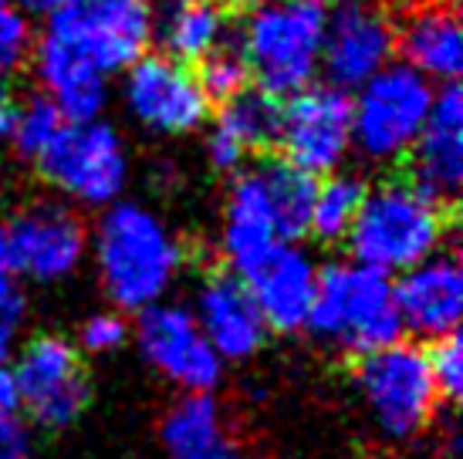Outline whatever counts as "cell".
I'll return each mask as SVG.
<instances>
[{
  "label": "cell",
  "mask_w": 463,
  "mask_h": 459,
  "mask_svg": "<svg viewBox=\"0 0 463 459\" xmlns=\"http://www.w3.org/2000/svg\"><path fill=\"white\" fill-rule=\"evenodd\" d=\"M31 61L41 81V95L65 115V122L102 118L109 105V75H102L99 68H91L89 61H81L78 54L44 34L34 44Z\"/></svg>",
  "instance_id": "21"
},
{
  "label": "cell",
  "mask_w": 463,
  "mask_h": 459,
  "mask_svg": "<svg viewBox=\"0 0 463 459\" xmlns=\"http://www.w3.org/2000/svg\"><path fill=\"white\" fill-rule=\"evenodd\" d=\"M61 128H65V115L58 112L44 95H34V98H27L24 105H17L11 142L17 145V153L38 163L41 155H44V149L58 139Z\"/></svg>",
  "instance_id": "27"
},
{
  "label": "cell",
  "mask_w": 463,
  "mask_h": 459,
  "mask_svg": "<svg viewBox=\"0 0 463 459\" xmlns=\"http://www.w3.org/2000/svg\"><path fill=\"white\" fill-rule=\"evenodd\" d=\"M410 183L437 203H450L463 183V95L457 81L433 91V108L410 149Z\"/></svg>",
  "instance_id": "18"
},
{
  "label": "cell",
  "mask_w": 463,
  "mask_h": 459,
  "mask_svg": "<svg viewBox=\"0 0 463 459\" xmlns=\"http://www.w3.org/2000/svg\"><path fill=\"white\" fill-rule=\"evenodd\" d=\"M129 338L132 324L126 321V314L116 311V307H109V311H95V314L81 321L75 348L81 355H116Z\"/></svg>",
  "instance_id": "30"
},
{
  "label": "cell",
  "mask_w": 463,
  "mask_h": 459,
  "mask_svg": "<svg viewBox=\"0 0 463 459\" xmlns=\"http://www.w3.org/2000/svg\"><path fill=\"white\" fill-rule=\"evenodd\" d=\"M268 190L270 210H274V223L281 233L284 243H298L301 237H308L311 230V203H315V186L318 179L295 169L284 159L264 163L258 169Z\"/></svg>",
  "instance_id": "25"
},
{
  "label": "cell",
  "mask_w": 463,
  "mask_h": 459,
  "mask_svg": "<svg viewBox=\"0 0 463 459\" xmlns=\"http://www.w3.org/2000/svg\"><path fill=\"white\" fill-rule=\"evenodd\" d=\"M328 17L325 0H260L250 7L237 52L260 91L288 98L308 89L322 68Z\"/></svg>",
  "instance_id": "2"
},
{
  "label": "cell",
  "mask_w": 463,
  "mask_h": 459,
  "mask_svg": "<svg viewBox=\"0 0 463 459\" xmlns=\"http://www.w3.org/2000/svg\"><path fill=\"white\" fill-rule=\"evenodd\" d=\"M433 91V81L410 64H386L352 95V149L373 166L406 159L426 128Z\"/></svg>",
  "instance_id": "6"
},
{
  "label": "cell",
  "mask_w": 463,
  "mask_h": 459,
  "mask_svg": "<svg viewBox=\"0 0 463 459\" xmlns=\"http://www.w3.org/2000/svg\"><path fill=\"white\" fill-rule=\"evenodd\" d=\"M332 4H338V7H365L369 0H332Z\"/></svg>",
  "instance_id": "38"
},
{
  "label": "cell",
  "mask_w": 463,
  "mask_h": 459,
  "mask_svg": "<svg viewBox=\"0 0 463 459\" xmlns=\"http://www.w3.org/2000/svg\"><path fill=\"white\" fill-rule=\"evenodd\" d=\"M430 358V371H433V382H437L439 402H457L463 392V344L457 334L437 338L426 348Z\"/></svg>",
  "instance_id": "31"
},
{
  "label": "cell",
  "mask_w": 463,
  "mask_h": 459,
  "mask_svg": "<svg viewBox=\"0 0 463 459\" xmlns=\"http://www.w3.org/2000/svg\"><path fill=\"white\" fill-rule=\"evenodd\" d=\"M27 321V294L24 281L0 267V355H11L17 334Z\"/></svg>",
  "instance_id": "32"
},
{
  "label": "cell",
  "mask_w": 463,
  "mask_h": 459,
  "mask_svg": "<svg viewBox=\"0 0 463 459\" xmlns=\"http://www.w3.org/2000/svg\"><path fill=\"white\" fill-rule=\"evenodd\" d=\"M132 342L146 365L180 392H213L227 369L200 332L194 311L183 304L159 301L139 311Z\"/></svg>",
  "instance_id": "12"
},
{
  "label": "cell",
  "mask_w": 463,
  "mask_h": 459,
  "mask_svg": "<svg viewBox=\"0 0 463 459\" xmlns=\"http://www.w3.org/2000/svg\"><path fill=\"white\" fill-rule=\"evenodd\" d=\"M34 52V31L24 14L14 7L11 0H0V85L24 71Z\"/></svg>",
  "instance_id": "29"
},
{
  "label": "cell",
  "mask_w": 463,
  "mask_h": 459,
  "mask_svg": "<svg viewBox=\"0 0 463 459\" xmlns=\"http://www.w3.org/2000/svg\"><path fill=\"white\" fill-rule=\"evenodd\" d=\"M200 64L203 68L196 71V81H200V89L210 102H227L237 91H244L247 81H250L244 54L231 44H220L217 52H210Z\"/></svg>",
  "instance_id": "28"
},
{
  "label": "cell",
  "mask_w": 463,
  "mask_h": 459,
  "mask_svg": "<svg viewBox=\"0 0 463 459\" xmlns=\"http://www.w3.org/2000/svg\"><path fill=\"white\" fill-rule=\"evenodd\" d=\"M281 233L274 223L268 190L260 173H237L233 186L223 200V220H220V257L231 274L244 277L264 257L278 247Z\"/></svg>",
  "instance_id": "19"
},
{
  "label": "cell",
  "mask_w": 463,
  "mask_h": 459,
  "mask_svg": "<svg viewBox=\"0 0 463 459\" xmlns=\"http://www.w3.org/2000/svg\"><path fill=\"white\" fill-rule=\"evenodd\" d=\"M210 459H244V456H241V453H237V449H233V446H223V449H220V453H213V456H210Z\"/></svg>",
  "instance_id": "37"
},
{
  "label": "cell",
  "mask_w": 463,
  "mask_h": 459,
  "mask_svg": "<svg viewBox=\"0 0 463 459\" xmlns=\"http://www.w3.org/2000/svg\"><path fill=\"white\" fill-rule=\"evenodd\" d=\"M305 332L342 355L362 358L402 338L392 277L355 260H335L318 270Z\"/></svg>",
  "instance_id": "4"
},
{
  "label": "cell",
  "mask_w": 463,
  "mask_h": 459,
  "mask_svg": "<svg viewBox=\"0 0 463 459\" xmlns=\"http://www.w3.org/2000/svg\"><path fill=\"white\" fill-rule=\"evenodd\" d=\"M0 459H31V436L17 416L0 412Z\"/></svg>",
  "instance_id": "33"
},
{
  "label": "cell",
  "mask_w": 463,
  "mask_h": 459,
  "mask_svg": "<svg viewBox=\"0 0 463 459\" xmlns=\"http://www.w3.org/2000/svg\"><path fill=\"white\" fill-rule=\"evenodd\" d=\"M355 392L373 429L392 443L423 433L439 406L426 348L402 338L359 358Z\"/></svg>",
  "instance_id": "5"
},
{
  "label": "cell",
  "mask_w": 463,
  "mask_h": 459,
  "mask_svg": "<svg viewBox=\"0 0 463 459\" xmlns=\"http://www.w3.org/2000/svg\"><path fill=\"white\" fill-rule=\"evenodd\" d=\"M122 75V105L146 132L180 139L206 122L210 98L186 64L166 54H142Z\"/></svg>",
  "instance_id": "13"
},
{
  "label": "cell",
  "mask_w": 463,
  "mask_h": 459,
  "mask_svg": "<svg viewBox=\"0 0 463 459\" xmlns=\"http://www.w3.org/2000/svg\"><path fill=\"white\" fill-rule=\"evenodd\" d=\"M369 186L362 183V176L352 173H332L315 186V203H311V230L322 243H338L348 237V230L355 223L362 210Z\"/></svg>",
  "instance_id": "26"
},
{
  "label": "cell",
  "mask_w": 463,
  "mask_h": 459,
  "mask_svg": "<svg viewBox=\"0 0 463 459\" xmlns=\"http://www.w3.org/2000/svg\"><path fill=\"white\" fill-rule=\"evenodd\" d=\"M14 115H17V102L14 95L4 85H0V142L11 139V128H14Z\"/></svg>",
  "instance_id": "36"
},
{
  "label": "cell",
  "mask_w": 463,
  "mask_h": 459,
  "mask_svg": "<svg viewBox=\"0 0 463 459\" xmlns=\"http://www.w3.org/2000/svg\"><path fill=\"white\" fill-rule=\"evenodd\" d=\"M99 284L122 314H139L166 301L183 270V243L149 206L116 200L89 233Z\"/></svg>",
  "instance_id": "1"
},
{
  "label": "cell",
  "mask_w": 463,
  "mask_h": 459,
  "mask_svg": "<svg viewBox=\"0 0 463 459\" xmlns=\"http://www.w3.org/2000/svg\"><path fill=\"white\" fill-rule=\"evenodd\" d=\"M396 52H402V64L430 81H457L463 71L460 14L447 0L416 4L396 31Z\"/></svg>",
  "instance_id": "20"
},
{
  "label": "cell",
  "mask_w": 463,
  "mask_h": 459,
  "mask_svg": "<svg viewBox=\"0 0 463 459\" xmlns=\"http://www.w3.org/2000/svg\"><path fill=\"white\" fill-rule=\"evenodd\" d=\"M396 58V27L375 7H342L328 17L322 44L325 85L355 91Z\"/></svg>",
  "instance_id": "14"
},
{
  "label": "cell",
  "mask_w": 463,
  "mask_h": 459,
  "mask_svg": "<svg viewBox=\"0 0 463 459\" xmlns=\"http://www.w3.org/2000/svg\"><path fill=\"white\" fill-rule=\"evenodd\" d=\"M402 332L420 342L457 334L463 318V267L447 250H437L392 281Z\"/></svg>",
  "instance_id": "15"
},
{
  "label": "cell",
  "mask_w": 463,
  "mask_h": 459,
  "mask_svg": "<svg viewBox=\"0 0 463 459\" xmlns=\"http://www.w3.org/2000/svg\"><path fill=\"white\" fill-rule=\"evenodd\" d=\"M0 412L7 416H17V385H14V369H11V355H0Z\"/></svg>",
  "instance_id": "34"
},
{
  "label": "cell",
  "mask_w": 463,
  "mask_h": 459,
  "mask_svg": "<svg viewBox=\"0 0 463 459\" xmlns=\"http://www.w3.org/2000/svg\"><path fill=\"white\" fill-rule=\"evenodd\" d=\"M11 4L24 14L27 21H34V17H44V21H48V17H52L65 0H11Z\"/></svg>",
  "instance_id": "35"
},
{
  "label": "cell",
  "mask_w": 463,
  "mask_h": 459,
  "mask_svg": "<svg viewBox=\"0 0 463 459\" xmlns=\"http://www.w3.org/2000/svg\"><path fill=\"white\" fill-rule=\"evenodd\" d=\"M11 369L17 385V408H24L34 426L61 433L85 416L91 389L85 358L75 342L61 334H38L24 342Z\"/></svg>",
  "instance_id": "10"
},
{
  "label": "cell",
  "mask_w": 463,
  "mask_h": 459,
  "mask_svg": "<svg viewBox=\"0 0 463 459\" xmlns=\"http://www.w3.org/2000/svg\"><path fill=\"white\" fill-rule=\"evenodd\" d=\"M38 169L68 203L105 210L122 200L132 163L118 128L102 118H91L65 122L58 139L38 159Z\"/></svg>",
  "instance_id": "7"
},
{
  "label": "cell",
  "mask_w": 463,
  "mask_h": 459,
  "mask_svg": "<svg viewBox=\"0 0 463 459\" xmlns=\"http://www.w3.org/2000/svg\"><path fill=\"white\" fill-rule=\"evenodd\" d=\"M44 38L78 54L102 75H118L153 44L149 0H65L48 17Z\"/></svg>",
  "instance_id": "8"
},
{
  "label": "cell",
  "mask_w": 463,
  "mask_h": 459,
  "mask_svg": "<svg viewBox=\"0 0 463 459\" xmlns=\"http://www.w3.org/2000/svg\"><path fill=\"white\" fill-rule=\"evenodd\" d=\"M284 163L308 173L332 176L352 153V95L332 85H308L288 95L278 122Z\"/></svg>",
  "instance_id": "11"
},
{
  "label": "cell",
  "mask_w": 463,
  "mask_h": 459,
  "mask_svg": "<svg viewBox=\"0 0 463 459\" xmlns=\"http://www.w3.org/2000/svg\"><path fill=\"white\" fill-rule=\"evenodd\" d=\"M318 270L322 267L301 243H278L258 267L241 277L254 297L268 332H305L315 287H318Z\"/></svg>",
  "instance_id": "16"
},
{
  "label": "cell",
  "mask_w": 463,
  "mask_h": 459,
  "mask_svg": "<svg viewBox=\"0 0 463 459\" xmlns=\"http://www.w3.org/2000/svg\"><path fill=\"white\" fill-rule=\"evenodd\" d=\"M153 38H159L163 54L173 61H203L227 44V17L217 0H156Z\"/></svg>",
  "instance_id": "22"
},
{
  "label": "cell",
  "mask_w": 463,
  "mask_h": 459,
  "mask_svg": "<svg viewBox=\"0 0 463 459\" xmlns=\"http://www.w3.org/2000/svg\"><path fill=\"white\" fill-rule=\"evenodd\" d=\"M194 318L223 365L254 358L270 334L247 284L231 270H220L200 284Z\"/></svg>",
  "instance_id": "17"
},
{
  "label": "cell",
  "mask_w": 463,
  "mask_h": 459,
  "mask_svg": "<svg viewBox=\"0 0 463 459\" xmlns=\"http://www.w3.org/2000/svg\"><path fill=\"white\" fill-rule=\"evenodd\" d=\"M278 122H281V102L260 89H244L227 102H220V115L210 132H217L220 139L250 155L278 142Z\"/></svg>",
  "instance_id": "24"
},
{
  "label": "cell",
  "mask_w": 463,
  "mask_h": 459,
  "mask_svg": "<svg viewBox=\"0 0 463 459\" xmlns=\"http://www.w3.org/2000/svg\"><path fill=\"white\" fill-rule=\"evenodd\" d=\"M159 443L166 449V459H210L227 439V419L213 392H183L159 426Z\"/></svg>",
  "instance_id": "23"
},
{
  "label": "cell",
  "mask_w": 463,
  "mask_h": 459,
  "mask_svg": "<svg viewBox=\"0 0 463 459\" xmlns=\"http://www.w3.org/2000/svg\"><path fill=\"white\" fill-rule=\"evenodd\" d=\"M89 254V227L65 203H34L0 220V267L17 281H68Z\"/></svg>",
  "instance_id": "9"
},
{
  "label": "cell",
  "mask_w": 463,
  "mask_h": 459,
  "mask_svg": "<svg viewBox=\"0 0 463 459\" xmlns=\"http://www.w3.org/2000/svg\"><path fill=\"white\" fill-rule=\"evenodd\" d=\"M443 240L447 210L433 196L416 190L410 179H392L365 192L359 217L345 237L352 260L386 277L443 250Z\"/></svg>",
  "instance_id": "3"
}]
</instances>
